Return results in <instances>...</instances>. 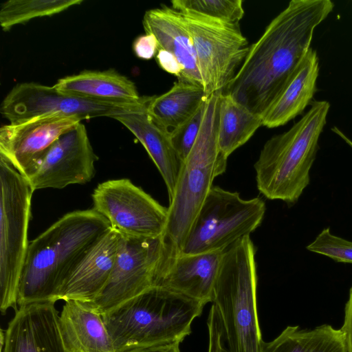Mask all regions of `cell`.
Masks as SVG:
<instances>
[{
	"label": "cell",
	"instance_id": "6da1fadb",
	"mask_svg": "<svg viewBox=\"0 0 352 352\" xmlns=\"http://www.w3.org/2000/svg\"><path fill=\"white\" fill-rule=\"evenodd\" d=\"M333 8L330 0L291 1L250 46L239 70L221 93L262 117L310 49L316 28Z\"/></svg>",
	"mask_w": 352,
	"mask_h": 352
},
{
	"label": "cell",
	"instance_id": "7a4b0ae2",
	"mask_svg": "<svg viewBox=\"0 0 352 352\" xmlns=\"http://www.w3.org/2000/svg\"><path fill=\"white\" fill-rule=\"evenodd\" d=\"M111 228L109 221L94 208L76 210L29 242L18 287V305L56 302L72 270Z\"/></svg>",
	"mask_w": 352,
	"mask_h": 352
},
{
	"label": "cell",
	"instance_id": "3957f363",
	"mask_svg": "<svg viewBox=\"0 0 352 352\" xmlns=\"http://www.w3.org/2000/svg\"><path fill=\"white\" fill-rule=\"evenodd\" d=\"M204 304L181 294L152 287L102 315L116 352L181 343Z\"/></svg>",
	"mask_w": 352,
	"mask_h": 352
},
{
	"label": "cell",
	"instance_id": "277c9868",
	"mask_svg": "<svg viewBox=\"0 0 352 352\" xmlns=\"http://www.w3.org/2000/svg\"><path fill=\"white\" fill-rule=\"evenodd\" d=\"M330 104L314 101L288 131L270 138L254 163L257 188L271 200L296 203L309 184L310 170Z\"/></svg>",
	"mask_w": 352,
	"mask_h": 352
},
{
	"label": "cell",
	"instance_id": "5b68a950",
	"mask_svg": "<svg viewBox=\"0 0 352 352\" xmlns=\"http://www.w3.org/2000/svg\"><path fill=\"white\" fill-rule=\"evenodd\" d=\"M220 93L208 97L199 135L183 161L173 195L169 201L164 236L176 252L182 249L214 179L223 175L227 168L228 157L221 153L217 142Z\"/></svg>",
	"mask_w": 352,
	"mask_h": 352
},
{
	"label": "cell",
	"instance_id": "8992f818",
	"mask_svg": "<svg viewBox=\"0 0 352 352\" xmlns=\"http://www.w3.org/2000/svg\"><path fill=\"white\" fill-rule=\"evenodd\" d=\"M256 287V249L247 236L223 251L213 291L230 352H261Z\"/></svg>",
	"mask_w": 352,
	"mask_h": 352
},
{
	"label": "cell",
	"instance_id": "52a82bcc",
	"mask_svg": "<svg viewBox=\"0 0 352 352\" xmlns=\"http://www.w3.org/2000/svg\"><path fill=\"white\" fill-rule=\"evenodd\" d=\"M34 190L28 179L0 157V309L17 311V294L29 244Z\"/></svg>",
	"mask_w": 352,
	"mask_h": 352
},
{
	"label": "cell",
	"instance_id": "ba28073f",
	"mask_svg": "<svg viewBox=\"0 0 352 352\" xmlns=\"http://www.w3.org/2000/svg\"><path fill=\"white\" fill-rule=\"evenodd\" d=\"M265 210L261 197L244 199L237 192L213 186L179 252H223L242 238L250 236L262 223Z\"/></svg>",
	"mask_w": 352,
	"mask_h": 352
},
{
	"label": "cell",
	"instance_id": "9c48e42d",
	"mask_svg": "<svg viewBox=\"0 0 352 352\" xmlns=\"http://www.w3.org/2000/svg\"><path fill=\"white\" fill-rule=\"evenodd\" d=\"M173 251L164 235L134 237L120 234L116 261L107 283L93 301L80 302L103 315L153 287Z\"/></svg>",
	"mask_w": 352,
	"mask_h": 352
},
{
	"label": "cell",
	"instance_id": "30bf717a",
	"mask_svg": "<svg viewBox=\"0 0 352 352\" xmlns=\"http://www.w3.org/2000/svg\"><path fill=\"white\" fill-rule=\"evenodd\" d=\"M180 12L193 44L206 95L223 92L239 70L250 47L239 23Z\"/></svg>",
	"mask_w": 352,
	"mask_h": 352
},
{
	"label": "cell",
	"instance_id": "8fae6325",
	"mask_svg": "<svg viewBox=\"0 0 352 352\" xmlns=\"http://www.w3.org/2000/svg\"><path fill=\"white\" fill-rule=\"evenodd\" d=\"M150 97L137 104H118L80 98L59 91L54 87L22 82L14 87L3 100L0 111L10 124L49 117L112 118L146 106Z\"/></svg>",
	"mask_w": 352,
	"mask_h": 352
},
{
	"label": "cell",
	"instance_id": "7c38bea8",
	"mask_svg": "<svg viewBox=\"0 0 352 352\" xmlns=\"http://www.w3.org/2000/svg\"><path fill=\"white\" fill-rule=\"evenodd\" d=\"M94 209L118 233L134 237L164 234L168 208L161 205L128 179L99 184L91 195Z\"/></svg>",
	"mask_w": 352,
	"mask_h": 352
},
{
	"label": "cell",
	"instance_id": "4fadbf2b",
	"mask_svg": "<svg viewBox=\"0 0 352 352\" xmlns=\"http://www.w3.org/2000/svg\"><path fill=\"white\" fill-rule=\"evenodd\" d=\"M97 160L87 129L80 122L54 142L27 179L34 190L85 184L94 177Z\"/></svg>",
	"mask_w": 352,
	"mask_h": 352
},
{
	"label": "cell",
	"instance_id": "5bb4252c",
	"mask_svg": "<svg viewBox=\"0 0 352 352\" xmlns=\"http://www.w3.org/2000/svg\"><path fill=\"white\" fill-rule=\"evenodd\" d=\"M81 120L76 117L49 116L2 126L0 157L28 179L54 142Z\"/></svg>",
	"mask_w": 352,
	"mask_h": 352
},
{
	"label": "cell",
	"instance_id": "9a60e30c",
	"mask_svg": "<svg viewBox=\"0 0 352 352\" xmlns=\"http://www.w3.org/2000/svg\"><path fill=\"white\" fill-rule=\"evenodd\" d=\"M55 302L19 307L5 331L3 352H69Z\"/></svg>",
	"mask_w": 352,
	"mask_h": 352
},
{
	"label": "cell",
	"instance_id": "2e32d148",
	"mask_svg": "<svg viewBox=\"0 0 352 352\" xmlns=\"http://www.w3.org/2000/svg\"><path fill=\"white\" fill-rule=\"evenodd\" d=\"M223 253L174 252L168 258L153 287L171 290L204 305L212 302Z\"/></svg>",
	"mask_w": 352,
	"mask_h": 352
},
{
	"label": "cell",
	"instance_id": "e0dca14e",
	"mask_svg": "<svg viewBox=\"0 0 352 352\" xmlns=\"http://www.w3.org/2000/svg\"><path fill=\"white\" fill-rule=\"evenodd\" d=\"M119 236L111 228L93 244L64 281L58 300L89 302L98 296L113 270Z\"/></svg>",
	"mask_w": 352,
	"mask_h": 352
},
{
	"label": "cell",
	"instance_id": "ac0fdd59",
	"mask_svg": "<svg viewBox=\"0 0 352 352\" xmlns=\"http://www.w3.org/2000/svg\"><path fill=\"white\" fill-rule=\"evenodd\" d=\"M142 23L146 34L155 36L158 50H166L177 58L182 68V77L178 80L203 88L193 44L182 14L172 7L162 5L147 10Z\"/></svg>",
	"mask_w": 352,
	"mask_h": 352
},
{
	"label": "cell",
	"instance_id": "d6986e66",
	"mask_svg": "<svg viewBox=\"0 0 352 352\" xmlns=\"http://www.w3.org/2000/svg\"><path fill=\"white\" fill-rule=\"evenodd\" d=\"M147 106L148 104L140 109L114 116L112 118L124 125L143 145L164 181L170 201L183 162L173 147L170 131L152 119L147 112Z\"/></svg>",
	"mask_w": 352,
	"mask_h": 352
},
{
	"label": "cell",
	"instance_id": "ffe728a7",
	"mask_svg": "<svg viewBox=\"0 0 352 352\" xmlns=\"http://www.w3.org/2000/svg\"><path fill=\"white\" fill-rule=\"evenodd\" d=\"M318 74V57L316 50L310 47L262 116L263 126L278 127L300 114L314 96Z\"/></svg>",
	"mask_w": 352,
	"mask_h": 352
},
{
	"label": "cell",
	"instance_id": "44dd1931",
	"mask_svg": "<svg viewBox=\"0 0 352 352\" xmlns=\"http://www.w3.org/2000/svg\"><path fill=\"white\" fill-rule=\"evenodd\" d=\"M59 91L94 100L137 104L144 100L133 82L114 69L83 71L60 78L53 86Z\"/></svg>",
	"mask_w": 352,
	"mask_h": 352
},
{
	"label": "cell",
	"instance_id": "7402d4cb",
	"mask_svg": "<svg viewBox=\"0 0 352 352\" xmlns=\"http://www.w3.org/2000/svg\"><path fill=\"white\" fill-rule=\"evenodd\" d=\"M59 327L69 352H116L100 314L76 300H67Z\"/></svg>",
	"mask_w": 352,
	"mask_h": 352
},
{
	"label": "cell",
	"instance_id": "603a6c76",
	"mask_svg": "<svg viewBox=\"0 0 352 352\" xmlns=\"http://www.w3.org/2000/svg\"><path fill=\"white\" fill-rule=\"evenodd\" d=\"M207 98L201 87L177 80L168 91L151 97L147 112L170 132L192 117Z\"/></svg>",
	"mask_w": 352,
	"mask_h": 352
},
{
	"label": "cell",
	"instance_id": "cb8c5ba5",
	"mask_svg": "<svg viewBox=\"0 0 352 352\" xmlns=\"http://www.w3.org/2000/svg\"><path fill=\"white\" fill-rule=\"evenodd\" d=\"M263 126L262 117L251 112L230 95L220 93L217 142L221 153L228 157L245 144Z\"/></svg>",
	"mask_w": 352,
	"mask_h": 352
},
{
	"label": "cell",
	"instance_id": "d4e9b609",
	"mask_svg": "<svg viewBox=\"0 0 352 352\" xmlns=\"http://www.w3.org/2000/svg\"><path fill=\"white\" fill-rule=\"evenodd\" d=\"M261 352H347L342 329L322 324L312 329L288 326L271 342H263Z\"/></svg>",
	"mask_w": 352,
	"mask_h": 352
},
{
	"label": "cell",
	"instance_id": "484cf974",
	"mask_svg": "<svg viewBox=\"0 0 352 352\" xmlns=\"http://www.w3.org/2000/svg\"><path fill=\"white\" fill-rule=\"evenodd\" d=\"M82 2V0H8L1 4L0 25L3 31H8L16 25L62 12Z\"/></svg>",
	"mask_w": 352,
	"mask_h": 352
},
{
	"label": "cell",
	"instance_id": "4316f807",
	"mask_svg": "<svg viewBox=\"0 0 352 352\" xmlns=\"http://www.w3.org/2000/svg\"><path fill=\"white\" fill-rule=\"evenodd\" d=\"M172 8L209 18L239 23L244 15L242 0H173Z\"/></svg>",
	"mask_w": 352,
	"mask_h": 352
},
{
	"label": "cell",
	"instance_id": "83f0119b",
	"mask_svg": "<svg viewBox=\"0 0 352 352\" xmlns=\"http://www.w3.org/2000/svg\"><path fill=\"white\" fill-rule=\"evenodd\" d=\"M307 249L336 262L352 263V241L333 235L329 228L322 230Z\"/></svg>",
	"mask_w": 352,
	"mask_h": 352
},
{
	"label": "cell",
	"instance_id": "f1b7e54d",
	"mask_svg": "<svg viewBox=\"0 0 352 352\" xmlns=\"http://www.w3.org/2000/svg\"><path fill=\"white\" fill-rule=\"evenodd\" d=\"M207 99L192 117L170 132L173 147L182 162L189 154L199 135Z\"/></svg>",
	"mask_w": 352,
	"mask_h": 352
},
{
	"label": "cell",
	"instance_id": "f546056e",
	"mask_svg": "<svg viewBox=\"0 0 352 352\" xmlns=\"http://www.w3.org/2000/svg\"><path fill=\"white\" fill-rule=\"evenodd\" d=\"M209 344L208 352H230L220 313L212 304L207 321Z\"/></svg>",
	"mask_w": 352,
	"mask_h": 352
},
{
	"label": "cell",
	"instance_id": "4dcf8cb0",
	"mask_svg": "<svg viewBox=\"0 0 352 352\" xmlns=\"http://www.w3.org/2000/svg\"><path fill=\"white\" fill-rule=\"evenodd\" d=\"M133 50L138 58L149 60L156 56L158 51V43L154 35L145 34L138 36L134 40Z\"/></svg>",
	"mask_w": 352,
	"mask_h": 352
},
{
	"label": "cell",
	"instance_id": "1f68e13d",
	"mask_svg": "<svg viewBox=\"0 0 352 352\" xmlns=\"http://www.w3.org/2000/svg\"><path fill=\"white\" fill-rule=\"evenodd\" d=\"M155 58L157 64L163 70L175 75L177 77V80L181 78L182 68L172 54L164 50H158Z\"/></svg>",
	"mask_w": 352,
	"mask_h": 352
},
{
	"label": "cell",
	"instance_id": "d6a6232c",
	"mask_svg": "<svg viewBox=\"0 0 352 352\" xmlns=\"http://www.w3.org/2000/svg\"><path fill=\"white\" fill-rule=\"evenodd\" d=\"M341 329L344 336L347 352H352V287L345 305L344 323Z\"/></svg>",
	"mask_w": 352,
	"mask_h": 352
},
{
	"label": "cell",
	"instance_id": "836d02e7",
	"mask_svg": "<svg viewBox=\"0 0 352 352\" xmlns=\"http://www.w3.org/2000/svg\"><path fill=\"white\" fill-rule=\"evenodd\" d=\"M179 342L141 346L124 352H180Z\"/></svg>",
	"mask_w": 352,
	"mask_h": 352
},
{
	"label": "cell",
	"instance_id": "e575fe53",
	"mask_svg": "<svg viewBox=\"0 0 352 352\" xmlns=\"http://www.w3.org/2000/svg\"><path fill=\"white\" fill-rule=\"evenodd\" d=\"M332 131L341 138L351 148H352V140L349 138L339 128L333 126L331 129Z\"/></svg>",
	"mask_w": 352,
	"mask_h": 352
}]
</instances>
